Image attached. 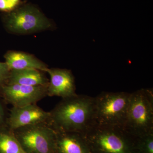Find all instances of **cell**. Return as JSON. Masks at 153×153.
Wrapping results in <instances>:
<instances>
[{"mask_svg":"<svg viewBox=\"0 0 153 153\" xmlns=\"http://www.w3.org/2000/svg\"><path fill=\"white\" fill-rule=\"evenodd\" d=\"M50 112L48 123L56 132L84 134L95 124L94 97L76 95L62 98Z\"/></svg>","mask_w":153,"mask_h":153,"instance_id":"1","label":"cell"},{"mask_svg":"<svg viewBox=\"0 0 153 153\" xmlns=\"http://www.w3.org/2000/svg\"><path fill=\"white\" fill-rule=\"evenodd\" d=\"M83 136L91 153H137V137L121 127L95 124Z\"/></svg>","mask_w":153,"mask_h":153,"instance_id":"2","label":"cell"},{"mask_svg":"<svg viewBox=\"0 0 153 153\" xmlns=\"http://www.w3.org/2000/svg\"><path fill=\"white\" fill-rule=\"evenodd\" d=\"M153 92L143 88L131 93L123 128L135 137L153 133Z\"/></svg>","mask_w":153,"mask_h":153,"instance_id":"3","label":"cell"},{"mask_svg":"<svg viewBox=\"0 0 153 153\" xmlns=\"http://www.w3.org/2000/svg\"><path fill=\"white\" fill-rule=\"evenodd\" d=\"M131 93L103 92L94 97L95 123L123 127Z\"/></svg>","mask_w":153,"mask_h":153,"instance_id":"4","label":"cell"},{"mask_svg":"<svg viewBox=\"0 0 153 153\" xmlns=\"http://www.w3.org/2000/svg\"><path fill=\"white\" fill-rule=\"evenodd\" d=\"M27 153H56V132L47 123L13 130Z\"/></svg>","mask_w":153,"mask_h":153,"instance_id":"5","label":"cell"},{"mask_svg":"<svg viewBox=\"0 0 153 153\" xmlns=\"http://www.w3.org/2000/svg\"><path fill=\"white\" fill-rule=\"evenodd\" d=\"M8 30L18 34H28L47 30L51 23L41 11L32 6H25L11 11L4 19Z\"/></svg>","mask_w":153,"mask_h":153,"instance_id":"6","label":"cell"},{"mask_svg":"<svg viewBox=\"0 0 153 153\" xmlns=\"http://www.w3.org/2000/svg\"><path fill=\"white\" fill-rule=\"evenodd\" d=\"M0 95L7 104L22 107L35 104L47 96V86L5 84L0 86Z\"/></svg>","mask_w":153,"mask_h":153,"instance_id":"7","label":"cell"},{"mask_svg":"<svg viewBox=\"0 0 153 153\" xmlns=\"http://www.w3.org/2000/svg\"><path fill=\"white\" fill-rule=\"evenodd\" d=\"M50 112L45 111L36 103L22 107H14L9 113L7 126L12 130L36 124L47 123Z\"/></svg>","mask_w":153,"mask_h":153,"instance_id":"8","label":"cell"},{"mask_svg":"<svg viewBox=\"0 0 153 153\" xmlns=\"http://www.w3.org/2000/svg\"><path fill=\"white\" fill-rule=\"evenodd\" d=\"M50 76L47 85V96L67 98L76 95L74 76L71 71L66 69L49 68Z\"/></svg>","mask_w":153,"mask_h":153,"instance_id":"9","label":"cell"},{"mask_svg":"<svg viewBox=\"0 0 153 153\" xmlns=\"http://www.w3.org/2000/svg\"><path fill=\"white\" fill-rule=\"evenodd\" d=\"M55 151L56 153H91L83 135L72 132H56Z\"/></svg>","mask_w":153,"mask_h":153,"instance_id":"10","label":"cell"},{"mask_svg":"<svg viewBox=\"0 0 153 153\" xmlns=\"http://www.w3.org/2000/svg\"><path fill=\"white\" fill-rule=\"evenodd\" d=\"M49 82V79L44 71L34 68H26L10 70L6 83L30 86H47Z\"/></svg>","mask_w":153,"mask_h":153,"instance_id":"11","label":"cell"},{"mask_svg":"<svg viewBox=\"0 0 153 153\" xmlns=\"http://www.w3.org/2000/svg\"><path fill=\"white\" fill-rule=\"evenodd\" d=\"M5 63L10 70L34 68L47 72L48 66L33 55L24 52L9 51L4 55Z\"/></svg>","mask_w":153,"mask_h":153,"instance_id":"12","label":"cell"},{"mask_svg":"<svg viewBox=\"0 0 153 153\" xmlns=\"http://www.w3.org/2000/svg\"><path fill=\"white\" fill-rule=\"evenodd\" d=\"M0 153H27L7 126L0 127Z\"/></svg>","mask_w":153,"mask_h":153,"instance_id":"13","label":"cell"},{"mask_svg":"<svg viewBox=\"0 0 153 153\" xmlns=\"http://www.w3.org/2000/svg\"><path fill=\"white\" fill-rule=\"evenodd\" d=\"M137 153H153V133L136 139Z\"/></svg>","mask_w":153,"mask_h":153,"instance_id":"14","label":"cell"},{"mask_svg":"<svg viewBox=\"0 0 153 153\" xmlns=\"http://www.w3.org/2000/svg\"><path fill=\"white\" fill-rule=\"evenodd\" d=\"M7 103L0 95V127L7 126L9 114L7 111Z\"/></svg>","mask_w":153,"mask_h":153,"instance_id":"15","label":"cell"},{"mask_svg":"<svg viewBox=\"0 0 153 153\" xmlns=\"http://www.w3.org/2000/svg\"><path fill=\"white\" fill-rule=\"evenodd\" d=\"M10 70L5 62H0V86L6 84L8 79Z\"/></svg>","mask_w":153,"mask_h":153,"instance_id":"16","label":"cell"},{"mask_svg":"<svg viewBox=\"0 0 153 153\" xmlns=\"http://www.w3.org/2000/svg\"><path fill=\"white\" fill-rule=\"evenodd\" d=\"M14 9L7 0H0V10L4 12H11Z\"/></svg>","mask_w":153,"mask_h":153,"instance_id":"17","label":"cell"},{"mask_svg":"<svg viewBox=\"0 0 153 153\" xmlns=\"http://www.w3.org/2000/svg\"><path fill=\"white\" fill-rule=\"evenodd\" d=\"M7 1L14 8L18 5L20 1V0H7Z\"/></svg>","mask_w":153,"mask_h":153,"instance_id":"18","label":"cell"}]
</instances>
